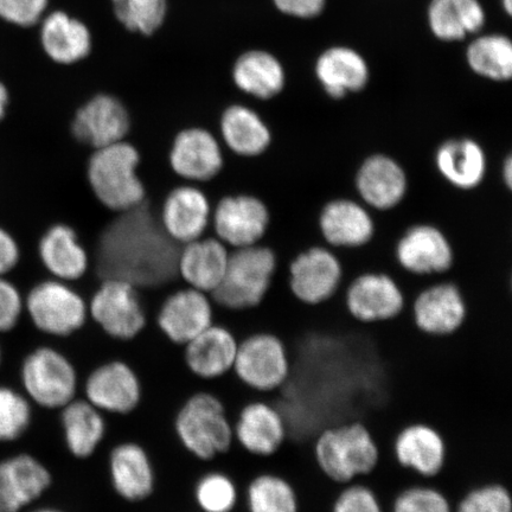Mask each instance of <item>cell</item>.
<instances>
[{"label":"cell","mask_w":512,"mask_h":512,"mask_svg":"<svg viewBox=\"0 0 512 512\" xmlns=\"http://www.w3.org/2000/svg\"><path fill=\"white\" fill-rule=\"evenodd\" d=\"M178 246L144 202L119 213L100 235L99 278L125 280L138 290L166 285L178 275Z\"/></svg>","instance_id":"obj_1"},{"label":"cell","mask_w":512,"mask_h":512,"mask_svg":"<svg viewBox=\"0 0 512 512\" xmlns=\"http://www.w3.org/2000/svg\"><path fill=\"white\" fill-rule=\"evenodd\" d=\"M313 459L326 479L343 486L373 475L381 463V447L366 424L348 421L317 434Z\"/></svg>","instance_id":"obj_2"},{"label":"cell","mask_w":512,"mask_h":512,"mask_svg":"<svg viewBox=\"0 0 512 512\" xmlns=\"http://www.w3.org/2000/svg\"><path fill=\"white\" fill-rule=\"evenodd\" d=\"M140 163L142 155L127 140L93 151L86 177L102 207L119 214L145 202V184L138 175Z\"/></svg>","instance_id":"obj_3"},{"label":"cell","mask_w":512,"mask_h":512,"mask_svg":"<svg viewBox=\"0 0 512 512\" xmlns=\"http://www.w3.org/2000/svg\"><path fill=\"white\" fill-rule=\"evenodd\" d=\"M174 430L185 451L201 462H213L234 446L233 421L219 396L196 392L175 415Z\"/></svg>","instance_id":"obj_4"},{"label":"cell","mask_w":512,"mask_h":512,"mask_svg":"<svg viewBox=\"0 0 512 512\" xmlns=\"http://www.w3.org/2000/svg\"><path fill=\"white\" fill-rule=\"evenodd\" d=\"M278 255L265 245L234 249L226 274L210 294L214 304L229 311L254 310L265 302L278 271Z\"/></svg>","instance_id":"obj_5"},{"label":"cell","mask_w":512,"mask_h":512,"mask_svg":"<svg viewBox=\"0 0 512 512\" xmlns=\"http://www.w3.org/2000/svg\"><path fill=\"white\" fill-rule=\"evenodd\" d=\"M21 379L28 399L49 411H61L78 398V368L72 358L48 345L32 350L25 357Z\"/></svg>","instance_id":"obj_6"},{"label":"cell","mask_w":512,"mask_h":512,"mask_svg":"<svg viewBox=\"0 0 512 512\" xmlns=\"http://www.w3.org/2000/svg\"><path fill=\"white\" fill-rule=\"evenodd\" d=\"M233 374L252 392H279L292 374L291 355L284 339L271 331H258L243 338L239 342Z\"/></svg>","instance_id":"obj_7"},{"label":"cell","mask_w":512,"mask_h":512,"mask_svg":"<svg viewBox=\"0 0 512 512\" xmlns=\"http://www.w3.org/2000/svg\"><path fill=\"white\" fill-rule=\"evenodd\" d=\"M88 317L114 341L132 342L143 334L147 313L136 286L104 279L88 302Z\"/></svg>","instance_id":"obj_8"},{"label":"cell","mask_w":512,"mask_h":512,"mask_svg":"<svg viewBox=\"0 0 512 512\" xmlns=\"http://www.w3.org/2000/svg\"><path fill=\"white\" fill-rule=\"evenodd\" d=\"M32 324L51 337H72L88 322V303L64 281H42L32 287L25 302Z\"/></svg>","instance_id":"obj_9"},{"label":"cell","mask_w":512,"mask_h":512,"mask_svg":"<svg viewBox=\"0 0 512 512\" xmlns=\"http://www.w3.org/2000/svg\"><path fill=\"white\" fill-rule=\"evenodd\" d=\"M344 266L328 246H312L288 265V288L300 304L316 307L329 303L341 290Z\"/></svg>","instance_id":"obj_10"},{"label":"cell","mask_w":512,"mask_h":512,"mask_svg":"<svg viewBox=\"0 0 512 512\" xmlns=\"http://www.w3.org/2000/svg\"><path fill=\"white\" fill-rule=\"evenodd\" d=\"M83 394L102 413L126 416L142 405L144 387L130 363L113 358L91 370L83 383Z\"/></svg>","instance_id":"obj_11"},{"label":"cell","mask_w":512,"mask_h":512,"mask_svg":"<svg viewBox=\"0 0 512 512\" xmlns=\"http://www.w3.org/2000/svg\"><path fill=\"white\" fill-rule=\"evenodd\" d=\"M349 316L362 324L393 322L406 310V296L392 275L369 271L352 279L344 292Z\"/></svg>","instance_id":"obj_12"},{"label":"cell","mask_w":512,"mask_h":512,"mask_svg":"<svg viewBox=\"0 0 512 512\" xmlns=\"http://www.w3.org/2000/svg\"><path fill=\"white\" fill-rule=\"evenodd\" d=\"M216 238L234 249L259 245L270 230L272 214L262 198L251 194L227 195L211 214Z\"/></svg>","instance_id":"obj_13"},{"label":"cell","mask_w":512,"mask_h":512,"mask_svg":"<svg viewBox=\"0 0 512 512\" xmlns=\"http://www.w3.org/2000/svg\"><path fill=\"white\" fill-rule=\"evenodd\" d=\"M394 256L403 271L415 277L448 273L456 262L450 238L433 223H415L402 233Z\"/></svg>","instance_id":"obj_14"},{"label":"cell","mask_w":512,"mask_h":512,"mask_svg":"<svg viewBox=\"0 0 512 512\" xmlns=\"http://www.w3.org/2000/svg\"><path fill=\"white\" fill-rule=\"evenodd\" d=\"M354 187L364 206L388 213L406 201L409 177L398 159L375 152L364 158L355 172Z\"/></svg>","instance_id":"obj_15"},{"label":"cell","mask_w":512,"mask_h":512,"mask_svg":"<svg viewBox=\"0 0 512 512\" xmlns=\"http://www.w3.org/2000/svg\"><path fill=\"white\" fill-rule=\"evenodd\" d=\"M412 318L422 335L452 337L464 328L469 318V304L457 284L441 281L418 293L412 304Z\"/></svg>","instance_id":"obj_16"},{"label":"cell","mask_w":512,"mask_h":512,"mask_svg":"<svg viewBox=\"0 0 512 512\" xmlns=\"http://www.w3.org/2000/svg\"><path fill=\"white\" fill-rule=\"evenodd\" d=\"M132 130L131 114L118 98L98 94L75 112L70 133L76 142L98 150L126 140Z\"/></svg>","instance_id":"obj_17"},{"label":"cell","mask_w":512,"mask_h":512,"mask_svg":"<svg viewBox=\"0 0 512 512\" xmlns=\"http://www.w3.org/2000/svg\"><path fill=\"white\" fill-rule=\"evenodd\" d=\"M234 443L256 458H272L288 439V424L283 412L264 400L247 402L233 421Z\"/></svg>","instance_id":"obj_18"},{"label":"cell","mask_w":512,"mask_h":512,"mask_svg":"<svg viewBox=\"0 0 512 512\" xmlns=\"http://www.w3.org/2000/svg\"><path fill=\"white\" fill-rule=\"evenodd\" d=\"M169 165L172 172L184 181H213L224 168V155L219 139L208 128H183L172 140Z\"/></svg>","instance_id":"obj_19"},{"label":"cell","mask_w":512,"mask_h":512,"mask_svg":"<svg viewBox=\"0 0 512 512\" xmlns=\"http://www.w3.org/2000/svg\"><path fill=\"white\" fill-rule=\"evenodd\" d=\"M393 456L403 470L430 482L445 470L448 445L437 427L428 422H412L395 435Z\"/></svg>","instance_id":"obj_20"},{"label":"cell","mask_w":512,"mask_h":512,"mask_svg":"<svg viewBox=\"0 0 512 512\" xmlns=\"http://www.w3.org/2000/svg\"><path fill=\"white\" fill-rule=\"evenodd\" d=\"M214 317L210 294L185 287L166 297L159 307L156 324L169 342L184 347L213 325Z\"/></svg>","instance_id":"obj_21"},{"label":"cell","mask_w":512,"mask_h":512,"mask_svg":"<svg viewBox=\"0 0 512 512\" xmlns=\"http://www.w3.org/2000/svg\"><path fill=\"white\" fill-rule=\"evenodd\" d=\"M318 230L332 249H361L375 239L376 222L361 201L336 197L326 202L318 214Z\"/></svg>","instance_id":"obj_22"},{"label":"cell","mask_w":512,"mask_h":512,"mask_svg":"<svg viewBox=\"0 0 512 512\" xmlns=\"http://www.w3.org/2000/svg\"><path fill=\"white\" fill-rule=\"evenodd\" d=\"M108 476L123 501L143 503L156 491L157 473L150 453L137 441H121L108 454Z\"/></svg>","instance_id":"obj_23"},{"label":"cell","mask_w":512,"mask_h":512,"mask_svg":"<svg viewBox=\"0 0 512 512\" xmlns=\"http://www.w3.org/2000/svg\"><path fill=\"white\" fill-rule=\"evenodd\" d=\"M209 197L195 185L184 184L171 189L160 211V224L166 235L183 246L203 238L211 222Z\"/></svg>","instance_id":"obj_24"},{"label":"cell","mask_w":512,"mask_h":512,"mask_svg":"<svg viewBox=\"0 0 512 512\" xmlns=\"http://www.w3.org/2000/svg\"><path fill=\"white\" fill-rule=\"evenodd\" d=\"M53 485L46 465L28 453L0 462V512H19L40 499Z\"/></svg>","instance_id":"obj_25"},{"label":"cell","mask_w":512,"mask_h":512,"mask_svg":"<svg viewBox=\"0 0 512 512\" xmlns=\"http://www.w3.org/2000/svg\"><path fill=\"white\" fill-rule=\"evenodd\" d=\"M239 342L227 326L214 323L184 345L185 367L198 380H220L233 373Z\"/></svg>","instance_id":"obj_26"},{"label":"cell","mask_w":512,"mask_h":512,"mask_svg":"<svg viewBox=\"0 0 512 512\" xmlns=\"http://www.w3.org/2000/svg\"><path fill=\"white\" fill-rule=\"evenodd\" d=\"M438 174L452 188L473 191L485 182L489 159L482 144L470 137L444 140L434 152Z\"/></svg>","instance_id":"obj_27"},{"label":"cell","mask_w":512,"mask_h":512,"mask_svg":"<svg viewBox=\"0 0 512 512\" xmlns=\"http://www.w3.org/2000/svg\"><path fill=\"white\" fill-rule=\"evenodd\" d=\"M315 75L331 100H344L369 85L370 68L364 57L349 47H331L319 55Z\"/></svg>","instance_id":"obj_28"},{"label":"cell","mask_w":512,"mask_h":512,"mask_svg":"<svg viewBox=\"0 0 512 512\" xmlns=\"http://www.w3.org/2000/svg\"><path fill=\"white\" fill-rule=\"evenodd\" d=\"M228 247L217 238H201L179 248L177 272L188 287L211 294L226 274Z\"/></svg>","instance_id":"obj_29"},{"label":"cell","mask_w":512,"mask_h":512,"mask_svg":"<svg viewBox=\"0 0 512 512\" xmlns=\"http://www.w3.org/2000/svg\"><path fill=\"white\" fill-rule=\"evenodd\" d=\"M38 253L44 267L57 280L74 283L85 277L89 256L75 228L56 223L43 234Z\"/></svg>","instance_id":"obj_30"},{"label":"cell","mask_w":512,"mask_h":512,"mask_svg":"<svg viewBox=\"0 0 512 512\" xmlns=\"http://www.w3.org/2000/svg\"><path fill=\"white\" fill-rule=\"evenodd\" d=\"M219 128L224 145L240 158L264 156L273 144L270 125L246 105L228 106L221 114Z\"/></svg>","instance_id":"obj_31"},{"label":"cell","mask_w":512,"mask_h":512,"mask_svg":"<svg viewBox=\"0 0 512 512\" xmlns=\"http://www.w3.org/2000/svg\"><path fill=\"white\" fill-rule=\"evenodd\" d=\"M60 412L63 441L70 456L79 460L92 458L106 439V414L85 398H76Z\"/></svg>","instance_id":"obj_32"},{"label":"cell","mask_w":512,"mask_h":512,"mask_svg":"<svg viewBox=\"0 0 512 512\" xmlns=\"http://www.w3.org/2000/svg\"><path fill=\"white\" fill-rule=\"evenodd\" d=\"M232 75L241 92L261 101L277 98L286 87L283 63L264 50H252L241 55L234 64Z\"/></svg>","instance_id":"obj_33"},{"label":"cell","mask_w":512,"mask_h":512,"mask_svg":"<svg viewBox=\"0 0 512 512\" xmlns=\"http://www.w3.org/2000/svg\"><path fill=\"white\" fill-rule=\"evenodd\" d=\"M427 22L438 40L458 42L478 34L485 27L486 14L479 0H431Z\"/></svg>","instance_id":"obj_34"},{"label":"cell","mask_w":512,"mask_h":512,"mask_svg":"<svg viewBox=\"0 0 512 512\" xmlns=\"http://www.w3.org/2000/svg\"><path fill=\"white\" fill-rule=\"evenodd\" d=\"M41 42L50 59L60 64L86 59L92 49V37L86 25L62 11L44 19Z\"/></svg>","instance_id":"obj_35"},{"label":"cell","mask_w":512,"mask_h":512,"mask_svg":"<svg viewBox=\"0 0 512 512\" xmlns=\"http://www.w3.org/2000/svg\"><path fill=\"white\" fill-rule=\"evenodd\" d=\"M467 66L479 78L508 82L512 78V43L508 36L488 34L475 38L466 50Z\"/></svg>","instance_id":"obj_36"},{"label":"cell","mask_w":512,"mask_h":512,"mask_svg":"<svg viewBox=\"0 0 512 512\" xmlns=\"http://www.w3.org/2000/svg\"><path fill=\"white\" fill-rule=\"evenodd\" d=\"M245 503L248 512H300L296 486L275 472H261L249 480Z\"/></svg>","instance_id":"obj_37"},{"label":"cell","mask_w":512,"mask_h":512,"mask_svg":"<svg viewBox=\"0 0 512 512\" xmlns=\"http://www.w3.org/2000/svg\"><path fill=\"white\" fill-rule=\"evenodd\" d=\"M194 499L202 512H233L240 502V490L227 472L213 470L197 479Z\"/></svg>","instance_id":"obj_38"},{"label":"cell","mask_w":512,"mask_h":512,"mask_svg":"<svg viewBox=\"0 0 512 512\" xmlns=\"http://www.w3.org/2000/svg\"><path fill=\"white\" fill-rule=\"evenodd\" d=\"M115 15L128 30L152 35L163 24L166 0H112Z\"/></svg>","instance_id":"obj_39"},{"label":"cell","mask_w":512,"mask_h":512,"mask_svg":"<svg viewBox=\"0 0 512 512\" xmlns=\"http://www.w3.org/2000/svg\"><path fill=\"white\" fill-rule=\"evenodd\" d=\"M32 408L27 396L0 387V441H15L28 432Z\"/></svg>","instance_id":"obj_40"},{"label":"cell","mask_w":512,"mask_h":512,"mask_svg":"<svg viewBox=\"0 0 512 512\" xmlns=\"http://www.w3.org/2000/svg\"><path fill=\"white\" fill-rule=\"evenodd\" d=\"M389 512H454V504L437 486L421 483L400 490Z\"/></svg>","instance_id":"obj_41"},{"label":"cell","mask_w":512,"mask_h":512,"mask_svg":"<svg viewBox=\"0 0 512 512\" xmlns=\"http://www.w3.org/2000/svg\"><path fill=\"white\" fill-rule=\"evenodd\" d=\"M454 512H512L510 491L495 482L473 486L454 504Z\"/></svg>","instance_id":"obj_42"},{"label":"cell","mask_w":512,"mask_h":512,"mask_svg":"<svg viewBox=\"0 0 512 512\" xmlns=\"http://www.w3.org/2000/svg\"><path fill=\"white\" fill-rule=\"evenodd\" d=\"M330 512H387L377 492L370 485L355 482L341 486Z\"/></svg>","instance_id":"obj_43"},{"label":"cell","mask_w":512,"mask_h":512,"mask_svg":"<svg viewBox=\"0 0 512 512\" xmlns=\"http://www.w3.org/2000/svg\"><path fill=\"white\" fill-rule=\"evenodd\" d=\"M48 0H0V18L18 27H31L46 12Z\"/></svg>","instance_id":"obj_44"},{"label":"cell","mask_w":512,"mask_h":512,"mask_svg":"<svg viewBox=\"0 0 512 512\" xmlns=\"http://www.w3.org/2000/svg\"><path fill=\"white\" fill-rule=\"evenodd\" d=\"M23 309L21 292L10 281L0 277V332L15 329Z\"/></svg>","instance_id":"obj_45"},{"label":"cell","mask_w":512,"mask_h":512,"mask_svg":"<svg viewBox=\"0 0 512 512\" xmlns=\"http://www.w3.org/2000/svg\"><path fill=\"white\" fill-rule=\"evenodd\" d=\"M284 15L300 19L319 16L325 9L326 0H273Z\"/></svg>","instance_id":"obj_46"},{"label":"cell","mask_w":512,"mask_h":512,"mask_svg":"<svg viewBox=\"0 0 512 512\" xmlns=\"http://www.w3.org/2000/svg\"><path fill=\"white\" fill-rule=\"evenodd\" d=\"M21 252L12 235L0 228V277L11 272L17 266Z\"/></svg>","instance_id":"obj_47"},{"label":"cell","mask_w":512,"mask_h":512,"mask_svg":"<svg viewBox=\"0 0 512 512\" xmlns=\"http://www.w3.org/2000/svg\"><path fill=\"white\" fill-rule=\"evenodd\" d=\"M502 181L505 185V188H507L508 191H510L512 188V158H511V155H508L503 160Z\"/></svg>","instance_id":"obj_48"},{"label":"cell","mask_w":512,"mask_h":512,"mask_svg":"<svg viewBox=\"0 0 512 512\" xmlns=\"http://www.w3.org/2000/svg\"><path fill=\"white\" fill-rule=\"evenodd\" d=\"M9 105L8 89L0 82V120L5 117L6 107Z\"/></svg>","instance_id":"obj_49"},{"label":"cell","mask_w":512,"mask_h":512,"mask_svg":"<svg viewBox=\"0 0 512 512\" xmlns=\"http://www.w3.org/2000/svg\"><path fill=\"white\" fill-rule=\"evenodd\" d=\"M503 10L507 12L509 16L512 14V0H502Z\"/></svg>","instance_id":"obj_50"},{"label":"cell","mask_w":512,"mask_h":512,"mask_svg":"<svg viewBox=\"0 0 512 512\" xmlns=\"http://www.w3.org/2000/svg\"><path fill=\"white\" fill-rule=\"evenodd\" d=\"M31 512H64V511L57 509V508L47 507V508H40V509L31 511Z\"/></svg>","instance_id":"obj_51"},{"label":"cell","mask_w":512,"mask_h":512,"mask_svg":"<svg viewBox=\"0 0 512 512\" xmlns=\"http://www.w3.org/2000/svg\"><path fill=\"white\" fill-rule=\"evenodd\" d=\"M0 363H2V351H0Z\"/></svg>","instance_id":"obj_52"}]
</instances>
